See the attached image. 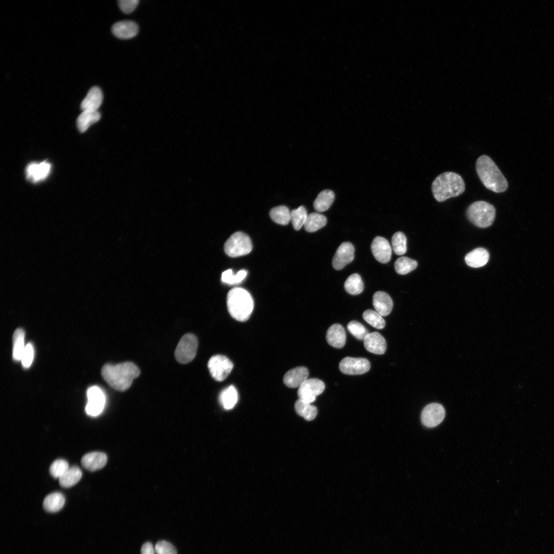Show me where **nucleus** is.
Masks as SVG:
<instances>
[{
    "label": "nucleus",
    "instance_id": "39448f33",
    "mask_svg": "<svg viewBox=\"0 0 554 554\" xmlns=\"http://www.w3.org/2000/svg\"><path fill=\"white\" fill-rule=\"evenodd\" d=\"M466 215L469 221L480 228L490 226L496 216V209L490 203L478 201L472 203L467 208Z\"/></svg>",
    "mask_w": 554,
    "mask_h": 554
},
{
    "label": "nucleus",
    "instance_id": "473e14b6",
    "mask_svg": "<svg viewBox=\"0 0 554 554\" xmlns=\"http://www.w3.org/2000/svg\"><path fill=\"white\" fill-rule=\"evenodd\" d=\"M344 288L350 294L361 293L364 289V284L361 276L358 273L351 274L345 282Z\"/></svg>",
    "mask_w": 554,
    "mask_h": 554
},
{
    "label": "nucleus",
    "instance_id": "72a5a7b5",
    "mask_svg": "<svg viewBox=\"0 0 554 554\" xmlns=\"http://www.w3.org/2000/svg\"><path fill=\"white\" fill-rule=\"evenodd\" d=\"M418 266V263L407 256H402L398 258L394 263V269L396 272L402 275L406 274L415 269Z\"/></svg>",
    "mask_w": 554,
    "mask_h": 554
},
{
    "label": "nucleus",
    "instance_id": "b1692460",
    "mask_svg": "<svg viewBox=\"0 0 554 554\" xmlns=\"http://www.w3.org/2000/svg\"><path fill=\"white\" fill-rule=\"evenodd\" d=\"M100 118L101 114L98 111H82L76 120L77 129L80 132H84L92 124L97 122Z\"/></svg>",
    "mask_w": 554,
    "mask_h": 554
},
{
    "label": "nucleus",
    "instance_id": "f704fd0d",
    "mask_svg": "<svg viewBox=\"0 0 554 554\" xmlns=\"http://www.w3.org/2000/svg\"><path fill=\"white\" fill-rule=\"evenodd\" d=\"M307 216V210L304 206H301L291 211V221L295 230H299L304 225Z\"/></svg>",
    "mask_w": 554,
    "mask_h": 554
},
{
    "label": "nucleus",
    "instance_id": "37998d69",
    "mask_svg": "<svg viewBox=\"0 0 554 554\" xmlns=\"http://www.w3.org/2000/svg\"><path fill=\"white\" fill-rule=\"evenodd\" d=\"M138 3V0H120L118 6L123 12L129 13L134 10Z\"/></svg>",
    "mask_w": 554,
    "mask_h": 554
},
{
    "label": "nucleus",
    "instance_id": "0eeeda50",
    "mask_svg": "<svg viewBox=\"0 0 554 554\" xmlns=\"http://www.w3.org/2000/svg\"><path fill=\"white\" fill-rule=\"evenodd\" d=\"M197 339L192 333H187L180 339L174 352L176 361L181 364L190 362L196 355Z\"/></svg>",
    "mask_w": 554,
    "mask_h": 554
},
{
    "label": "nucleus",
    "instance_id": "c03bdc74",
    "mask_svg": "<svg viewBox=\"0 0 554 554\" xmlns=\"http://www.w3.org/2000/svg\"><path fill=\"white\" fill-rule=\"evenodd\" d=\"M141 554H155V549L152 544L149 542L145 543L142 546Z\"/></svg>",
    "mask_w": 554,
    "mask_h": 554
},
{
    "label": "nucleus",
    "instance_id": "6e6552de",
    "mask_svg": "<svg viewBox=\"0 0 554 554\" xmlns=\"http://www.w3.org/2000/svg\"><path fill=\"white\" fill-rule=\"evenodd\" d=\"M207 366L212 378L219 382L225 380L233 367L232 362L227 357L220 354L211 357Z\"/></svg>",
    "mask_w": 554,
    "mask_h": 554
},
{
    "label": "nucleus",
    "instance_id": "ea45409f",
    "mask_svg": "<svg viewBox=\"0 0 554 554\" xmlns=\"http://www.w3.org/2000/svg\"><path fill=\"white\" fill-rule=\"evenodd\" d=\"M69 468L68 462L63 459L54 461L51 465L49 472L55 478L61 477Z\"/></svg>",
    "mask_w": 554,
    "mask_h": 554
},
{
    "label": "nucleus",
    "instance_id": "a878e982",
    "mask_svg": "<svg viewBox=\"0 0 554 554\" xmlns=\"http://www.w3.org/2000/svg\"><path fill=\"white\" fill-rule=\"evenodd\" d=\"M335 197L334 192L328 189L321 191L314 201L313 206L318 212H324L330 207Z\"/></svg>",
    "mask_w": 554,
    "mask_h": 554
},
{
    "label": "nucleus",
    "instance_id": "c756f323",
    "mask_svg": "<svg viewBox=\"0 0 554 554\" xmlns=\"http://www.w3.org/2000/svg\"><path fill=\"white\" fill-rule=\"evenodd\" d=\"M294 408L296 412L299 415L308 421L313 420L316 417L318 413V410L315 406L311 405V403L301 399H299L295 402Z\"/></svg>",
    "mask_w": 554,
    "mask_h": 554
},
{
    "label": "nucleus",
    "instance_id": "20e7f679",
    "mask_svg": "<svg viewBox=\"0 0 554 554\" xmlns=\"http://www.w3.org/2000/svg\"><path fill=\"white\" fill-rule=\"evenodd\" d=\"M228 312L235 320L245 322L250 318L254 307L253 299L245 289L235 287L229 291L227 295Z\"/></svg>",
    "mask_w": 554,
    "mask_h": 554
},
{
    "label": "nucleus",
    "instance_id": "a19ab883",
    "mask_svg": "<svg viewBox=\"0 0 554 554\" xmlns=\"http://www.w3.org/2000/svg\"><path fill=\"white\" fill-rule=\"evenodd\" d=\"M34 348L30 343L26 345L25 350L21 357V361L24 368H29L33 360Z\"/></svg>",
    "mask_w": 554,
    "mask_h": 554
},
{
    "label": "nucleus",
    "instance_id": "f257e3e1",
    "mask_svg": "<svg viewBox=\"0 0 554 554\" xmlns=\"http://www.w3.org/2000/svg\"><path fill=\"white\" fill-rule=\"evenodd\" d=\"M138 368L127 362L116 364H105L101 370L104 380L113 389L124 391L131 386L133 380L140 374Z\"/></svg>",
    "mask_w": 554,
    "mask_h": 554
},
{
    "label": "nucleus",
    "instance_id": "6ab92c4d",
    "mask_svg": "<svg viewBox=\"0 0 554 554\" xmlns=\"http://www.w3.org/2000/svg\"><path fill=\"white\" fill-rule=\"evenodd\" d=\"M326 339L327 343L336 348H343L346 340L344 328L340 324H333L327 330Z\"/></svg>",
    "mask_w": 554,
    "mask_h": 554
},
{
    "label": "nucleus",
    "instance_id": "79ce46f5",
    "mask_svg": "<svg viewBox=\"0 0 554 554\" xmlns=\"http://www.w3.org/2000/svg\"><path fill=\"white\" fill-rule=\"evenodd\" d=\"M156 554H177L175 548L169 542L160 541L154 547Z\"/></svg>",
    "mask_w": 554,
    "mask_h": 554
},
{
    "label": "nucleus",
    "instance_id": "c85d7f7f",
    "mask_svg": "<svg viewBox=\"0 0 554 554\" xmlns=\"http://www.w3.org/2000/svg\"><path fill=\"white\" fill-rule=\"evenodd\" d=\"M25 332L22 328H17L13 335L12 357L14 360L21 361L26 345L24 343Z\"/></svg>",
    "mask_w": 554,
    "mask_h": 554
},
{
    "label": "nucleus",
    "instance_id": "9b49d317",
    "mask_svg": "<svg viewBox=\"0 0 554 554\" xmlns=\"http://www.w3.org/2000/svg\"><path fill=\"white\" fill-rule=\"evenodd\" d=\"M370 368V362L365 358L347 357L339 363L340 371L348 375L362 374L368 372Z\"/></svg>",
    "mask_w": 554,
    "mask_h": 554
},
{
    "label": "nucleus",
    "instance_id": "aec40b11",
    "mask_svg": "<svg viewBox=\"0 0 554 554\" xmlns=\"http://www.w3.org/2000/svg\"><path fill=\"white\" fill-rule=\"evenodd\" d=\"M373 306L375 311L382 316L389 315L393 307V302L390 295L383 291H377L373 295Z\"/></svg>",
    "mask_w": 554,
    "mask_h": 554
},
{
    "label": "nucleus",
    "instance_id": "2eb2a0df",
    "mask_svg": "<svg viewBox=\"0 0 554 554\" xmlns=\"http://www.w3.org/2000/svg\"><path fill=\"white\" fill-rule=\"evenodd\" d=\"M51 168V164L47 161L30 163L26 168V178L32 183L44 180L49 174Z\"/></svg>",
    "mask_w": 554,
    "mask_h": 554
},
{
    "label": "nucleus",
    "instance_id": "e433bc0d",
    "mask_svg": "<svg viewBox=\"0 0 554 554\" xmlns=\"http://www.w3.org/2000/svg\"><path fill=\"white\" fill-rule=\"evenodd\" d=\"M392 247L397 255L404 254L407 250V239L401 231L395 232L391 238Z\"/></svg>",
    "mask_w": 554,
    "mask_h": 554
},
{
    "label": "nucleus",
    "instance_id": "7ed1b4c3",
    "mask_svg": "<svg viewBox=\"0 0 554 554\" xmlns=\"http://www.w3.org/2000/svg\"><path fill=\"white\" fill-rule=\"evenodd\" d=\"M465 183L458 173L448 171L439 175L434 180L431 190L434 198L442 202L461 194L465 191Z\"/></svg>",
    "mask_w": 554,
    "mask_h": 554
},
{
    "label": "nucleus",
    "instance_id": "f8f14e48",
    "mask_svg": "<svg viewBox=\"0 0 554 554\" xmlns=\"http://www.w3.org/2000/svg\"><path fill=\"white\" fill-rule=\"evenodd\" d=\"M445 414L443 406L436 403L427 405L421 413L422 424L427 427H434L440 424Z\"/></svg>",
    "mask_w": 554,
    "mask_h": 554
},
{
    "label": "nucleus",
    "instance_id": "dca6fc26",
    "mask_svg": "<svg viewBox=\"0 0 554 554\" xmlns=\"http://www.w3.org/2000/svg\"><path fill=\"white\" fill-rule=\"evenodd\" d=\"M364 345L369 352L383 354L386 350V342L384 338L377 331L369 333L365 338Z\"/></svg>",
    "mask_w": 554,
    "mask_h": 554
},
{
    "label": "nucleus",
    "instance_id": "c9c22d12",
    "mask_svg": "<svg viewBox=\"0 0 554 554\" xmlns=\"http://www.w3.org/2000/svg\"><path fill=\"white\" fill-rule=\"evenodd\" d=\"M363 319L374 328L381 329L385 326V321L379 313L371 309L365 310L363 313Z\"/></svg>",
    "mask_w": 554,
    "mask_h": 554
},
{
    "label": "nucleus",
    "instance_id": "cd10ccee",
    "mask_svg": "<svg viewBox=\"0 0 554 554\" xmlns=\"http://www.w3.org/2000/svg\"><path fill=\"white\" fill-rule=\"evenodd\" d=\"M82 476V471L78 467H69L66 472L58 479L59 483L63 487H72L80 480Z\"/></svg>",
    "mask_w": 554,
    "mask_h": 554
},
{
    "label": "nucleus",
    "instance_id": "bb28decb",
    "mask_svg": "<svg viewBox=\"0 0 554 554\" xmlns=\"http://www.w3.org/2000/svg\"><path fill=\"white\" fill-rule=\"evenodd\" d=\"M238 400L236 389L233 385H230L223 389L219 396V401L223 407L226 409H231L234 407Z\"/></svg>",
    "mask_w": 554,
    "mask_h": 554
},
{
    "label": "nucleus",
    "instance_id": "4468645a",
    "mask_svg": "<svg viewBox=\"0 0 554 554\" xmlns=\"http://www.w3.org/2000/svg\"><path fill=\"white\" fill-rule=\"evenodd\" d=\"M371 250L373 255L379 262L386 264L390 261L392 250L385 238L379 236L375 237L371 244Z\"/></svg>",
    "mask_w": 554,
    "mask_h": 554
},
{
    "label": "nucleus",
    "instance_id": "393cba45",
    "mask_svg": "<svg viewBox=\"0 0 554 554\" xmlns=\"http://www.w3.org/2000/svg\"><path fill=\"white\" fill-rule=\"evenodd\" d=\"M65 499L63 494L53 492L47 496L43 501L44 509L49 512H56L64 506Z\"/></svg>",
    "mask_w": 554,
    "mask_h": 554
},
{
    "label": "nucleus",
    "instance_id": "7c9ffc66",
    "mask_svg": "<svg viewBox=\"0 0 554 554\" xmlns=\"http://www.w3.org/2000/svg\"><path fill=\"white\" fill-rule=\"evenodd\" d=\"M327 221V218L324 215L317 212H312L308 214L304 226L307 232H313L324 227Z\"/></svg>",
    "mask_w": 554,
    "mask_h": 554
},
{
    "label": "nucleus",
    "instance_id": "f03ea898",
    "mask_svg": "<svg viewBox=\"0 0 554 554\" xmlns=\"http://www.w3.org/2000/svg\"><path fill=\"white\" fill-rule=\"evenodd\" d=\"M477 174L484 186L496 193L504 192L508 187V182L499 168L486 155H482L476 161Z\"/></svg>",
    "mask_w": 554,
    "mask_h": 554
},
{
    "label": "nucleus",
    "instance_id": "1a4fd4ad",
    "mask_svg": "<svg viewBox=\"0 0 554 554\" xmlns=\"http://www.w3.org/2000/svg\"><path fill=\"white\" fill-rule=\"evenodd\" d=\"M88 399L86 405V413L91 417H96L103 411L105 405L106 399L103 390L98 387H90L87 391Z\"/></svg>",
    "mask_w": 554,
    "mask_h": 554
},
{
    "label": "nucleus",
    "instance_id": "f3484780",
    "mask_svg": "<svg viewBox=\"0 0 554 554\" xmlns=\"http://www.w3.org/2000/svg\"><path fill=\"white\" fill-rule=\"evenodd\" d=\"M309 375L307 368L300 366L287 371L284 376L283 382L289 388L299 387L306 380Z\"/></svg>",
    "mask_w": 554,
    "mask_h": 554
},
{
    "label": "nucleus",
    "instance_id": "5701e85b",
    "mask_svg": "<svg viewBox=\"0 0 554 554\" xmlns=\"http://www.w3.org/2000/svg\"><path fill=\"white\" fill-rule=\"evenodd\" d=\"M489 255L486 249L479 247L468 253L465 256L467 265L473 268L484 266L489 260Z\"/></svg>",
    "mask_w": 554,
    "mask_h": 554
},
{
    "label": "nucleus",
    "instance_id": "4c0bfd02",
    "mask_svg": "<svg viewBox=\"0 0 554 554\" xmlns=\"http://www.w3.org/2000/svg\"><path fill=\"white\" fill-rule=\"evenodd\" d=\"M247 274V271L245 270H241L236 274H233L232 270L229 269L222 273L221 281L229 285L239 284L245 279Z\"/></svg>",
    "mask_w": 554,
    "mask_h": 554
},
{
    "label": "nucleus",
    "instance_id": "a211bd4d",
    "mask_svg": "<svg viewBox=\"0 0 554 554\" xmlns=\"http://www.w3.org/2000/svg\"><path fill=\"white\" fill-rule=\"evenodd\" d=\"M138 27L134 22L122 21L115 23L112 27V32L117 37L126 39L134 37L138 33Z\"/></svg>",
    "mask_w": 554,
    "mask_h": 554
},
{
    "label": "nucleus",
    "instance_id": "58836bf2",
    "mask_svg": "<svg viewBox=\"0 0 554 554\" xmlns=\"http://www.w3.org/2000/svg\"><path fill=\"white\" fill-rule=\"evenodd\" d=\"M347 329L350 333L360 340H364L369 333L366 327L357 321H351L347 325Z\"/></svg>",
    "mask_w": 554,
    "mask_h": 554
},
{
    "label": "nucleus",
    "instance_id": "412c9836",
    "mask_svg": "<svg viewBox=\"0 0 554 554\" xmlns=\"http://www.w3.org/2000/svg\"><path fill=\"white\" fill-rule=\"evenodd\" d=\"M107 461V455L102 452H92L85 454L82 458V465L90 471L99 470L105 466Z\"/></svg>",
    "mask_w": 554,
    "mask_h": 554
},
{
    "label": "nucleus",
    "instance_id": "4be33fe9",
    "mask_svg": "<svg viewBox=\"0 0 554 554\" xmlns=\"http://www.w3.org/2000/svg\"><path fill=\"white\" fill-rule=\"evenodd\" d=\"M103 97V93L100 88L97 87H92L81 103V109L82 111H98L102 103Z\"/></svg>",
    "mask_w": 554,
    "mask_h": 554
},
{
    "label": "nucleus",
    "instance_id": "ddd939ff",
    "mask_svg": "<svg viewBox=\"0 0 554 554\" xmlns=\"http://www.w3.org/2000/svg\"><path fill=\"white\" fill-rule=\"evenodd\" d=\"M354 247L350 242L342 243L337 249L332 261L333 267L336 270L343 269L354 259Z\"/></svg>",
    "mask_w": 554,
    "mask_h": 554
},
{
    "label": "nucleus",
    "instance_id": "9d476101",
    "mask_svg": "<svg viewBox=\"0 0 554 554\" xmlns=\"http://www.w3.org/2000/svg\"><path fill=\"white\" fill-rule=\"evenodd\" d=\"M325 388V384L321 380L308 379L299 387L298 395L299 399L311 403L315 400L316 396L324 391Z\"/></svg>",
    "mask_w": 554,
    "mask_h": 554
},
{
    "label": "nucleus",
    "instance_id": "2f4dec72",
    "mask_svg": "<svg viewBox=\"0 0 554 554\" xmlns=\"http://www.w3.org/2000/svg\"><path fill=\"white\" fill-rule=\"evenodd\" d=\"M290 213L289 209L285 206H279L272 208L269 212V215L275 223L282 225H287L290 221Z\"/></svg>",
    "mask_w": 554,
    "mask_h": 554
},
{
    "label": "nucleus",
    "instance_id": "423d86ee",
    "mask_svg": "<svg viewBox=\"0 0 554 554\" xmlns=\"http://www.w3.org/2000/svg\"><path fill=\"white\" fill-rule=\"evenodd\" d=\"M252 243L249 237L242 232L233 233L224 244V251L227 255L236 258L248 254L252 250Z\"/></svg>",
    "mask_w": 554,
    "mask_h": 554
}]
</instances>
